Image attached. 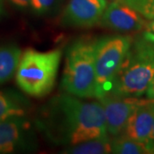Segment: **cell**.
I'll use <instances>...</instances> for the list:
<instances>
[{
  "label": "cell",
  "mask_w": 154,
  "mask_h": 154,
  "mask_svg": "<svg viewBox=\"0 0 154 154\" xmlns=\"http://www.w3.org/2000/svg\"><path fill=\"white\" fill-rule=\"evenodd\" d=\"M148 22L139 12L119 1L107 5L99 26L118 32H139L147 28Z\"/></svg>",
  "instance_id": "8992f818"
},
{
  "label": "cell",
  "mask_w": 154,
  "mask_h": 154,
  "mask_svg": "<svg viewBox=\"0 0 154 154\" xmlns=\"http://www.w3.org/2000/svg\"><path fill=\"white\" fill-rule=\"evenodd\" d=\"M107 5V0H69L63 11L61 23L74 28L99 25Z\"/></svg>",
  "instance_id": "52a82bcc"
},
{
  "label": "cell",
  "mask_w": 154,
  "mask_h": 154,
  "mask_svg": "<svg viewBox=\"0 0 154 154\" xmlns=\"http://www.w3.org/2000/svg\"><path fill=\"white\" fill-rule=\"evenodd\" d=\"M99 100L104 108L108 134L115 137L122 133L133 111L145 102L137 98L117 97L110 94H105Z\"/></svg>",
  "instance_id": "ba28073f"
},
{
  "label": "cell",
  "mask_w": 154,
  "mask_h": 154,
  "mask_svg": "<svg viewBox=\"0 0 154 154\" xmlns=\"http://www.w3.org/2000/svg\"><path fill=\"white\" fill-rule=\"evenodd\" d=\"M61 57L59 49L49 51L26 50L16 72L17 86L25 94L37 98L51 93L55 85Z\"/></svg>",
  "instance_id": "3957f363"
},
{
  "label": "cell",
  "mask_w": 154,
  "mask_h": 154,
  "mask_svg": "<svg viewBox=\"0 0 154 154\" xmlns=\"http://www.w3.org/2000/svg\"><path fill=\"white\" fill-rule=\"evenodd\" d=\"M154 76V34L134 42L107 94L139 98L146 94Z\"/></svg>",
  "instance_id": "7a4b0ae2"
},
{
  "label": "cell",
  "mask_w": 154,
  "mask_h": 154,
  "mask_svg": "<svg viewBox=\"0 0 154 154\" xmlns=\"http://www.w3.org/2000/svg\"><path fill=\"white\" fill-rule=\"evenodd\" d=\"M41 125L53 142L70 146L109 135L100 102H86L69 94L50 101Z\"/></svg>",
  "instance_id": "6da1fadb"
},
{
  "label": "cell",
  "mask_w": 154,
  "mask_h": 154,
  "mask_svg": "<svg viewBox=\"0 0 154 154\" xmlns=\"http://www.w3.org/2000/svg\"><path fill=\"white\" fill-rule=\"evenodd\" d=\"M25 116V109L12 95L0 91V121L13 117Z\"/></svg>",
  "instance_id": "5bb4252c"
},
{
  "label": "cell",
  "mask_w": 154,
  "mask_h": 154,
  "mask_svg": "<svg viewBox=\"0 0 154 154\" xmlns=\"http://www.w3.org/2000/svg\"><path fill=\"white\" fill-rule=\"evenodd\" d=\"M62 88L80 99L97 98L95 40L79 39L69 47Z\"/></svg>",
  "instance_id": "277c9868"
},
{
  "label": "cell",
  "mask_w": 154,
  "mask_h": 154,
  "mask_svg": "<svg viewBox=\"0 0 154 154\" xmlns=\"http://www.w3.org/2000/svg\"><path fill=\"white\" fill-rule=\"evenodd\" d=\"M14 5L20 9H26L30 6V0H10Z\"/></svg>",
  "instance_id": "ac0fdd59"
},
{
  "label": "cell",
  "mask_w": 154,
  "mask_h": 154,
  "mask_svg": "<svg viewBox=\"0 0 154 154\" xmlns=\"http://www.w3.org/2000/svg\"><path fill=\"white\" fill-rule=\"evenodd\" d=\"M154 122V101L144 102L133 111L122 131V135L146 144L151 135Z\"/></svg>",
  "instance_id": "30bf717a"
},
{
  "label": "cell",
  "mask_w": 154,
  "mask_h": 154,
  "mask_svg": "<svg viewBox=\"0 0 154 154\" xmlns=\"http://www.w3.org/2000/svg\"><path fill=\"white\" fill-rule=\"evenodd\" d=\"M22 54L16 45H0V85L10 81L16 74Z\"/></svg>",
  "instance_id": "8fae6325"
},
{
  "label": "cell",
  "mask_w": 154,
  "mask_h": 154,
  "mask_svg": "<svg viewBox=\"0 0 154 154\" xmlns=\"http://www.w3.org/2000/svg\"><path fill=\"white\" fill-rule=\"evenodd\" d=\"M59 0H30V6L38 15L46 14L52 11Z\"/></svg>",
  "instance_id": "2e32d148"
},
{
  "label": "cell",
  "mask_w": 154,
  "mask_h": 154,
  "mask_svg": "<svg viewBox=\"0 0 154 154\" xmlns=\"http://www.w3.org/2000/svg\"><path fill=\"white\" fill-rule=\"evenodd\" d=\"M132 44V38L126 35L107 36L95 40L97 99L108 94Z\"/></svg>",
  "instance_id": "5b68a950"
},
{
  "label": "cell",
  "mask_w": 154,
  "mask_h": 154,
  "mask_svg": "<svg viewBox=\"0 0 154 154\" xmlns=\"http://www.w3.org/2000/svg\"><path fill=\"white\" fill-rule=\"evenodd\" d=\"M145 145H146V148H147L150 153H154V122L151 135H150L148 140L146 141V143Z\"/></svg>",
  "instance_id": "e0dca14e"
},
{
  "label": "cell",
  "mask_w": 154,
  "mask_h": 154,
  "mask_svg": "<svg viewBox=\"0 0 154 154\" xmlns=\"http://www.w3.org/2000/svg\"><path fill=\"white\" fill-rule=\"evenodd\" d=\"M29 128L24 116L0 121V154L13 153L25 148Z\"/></svg>",
  "instance_id": "9c48e42d"
},
{
  "label": "cell",
  "mask_w": 154,
  "mask_h": 154,
  "mask_svg": "<svg viewBox=\"0 0 154 154\" xmlns=\"http://www.w3.org/2000/svg\"><path fill=\"white\" fill-rule=\"evenodd\" d=\"M111 153L148 154L150 152L144 143L120 134L111 140Z\"/></svg>",
  "instance_id": "4fadbf2b"
},
{
  "label": "cell",
  "mask_w": 154,
  "mask_h": 154,
  "mask_svg": "<svg viewBox=\"0 0 154 154\" xmlns=\"http://www.w3.org/2000/svg\"><path fill=\"white\" fill-rule=\"evenodd\" d=\"M113 1H121V0H113Z\"/></svg>",
  "instance_id": "7402d4cb"
},
{
  "label": "cell",
  "mask_w": 154,
  "mask_h": 154,
  "mask_svg": "<svg viewBox=\"0 0 154 154\" xmlns=\"http://www.w3.org/2000/svg\"><path fill=\"white\" fill-rule=\"evenodd\" d=\"M147 29H148V31L150 33H154V19L152 20H151V22H148V24H147Z\"/></svg>",
  "instance_id": "ffe728a7"
},
{
  "label": "cell",
  "mask_w": 154,
  "mask_h": 154,
  "mask_svg": "<svg viewBox=\"0 0 154 154\" xmlns=\"http://www.w3.org/2000/svg\"><path fill=\"white\" fill-rule=\"evenodd\" d=\"M119 2L133 8L146 20L154 19V0H121Z\"/></svg>",
  "instance_id": "9a60e30c"
},
{
  "label": "cell",
  "mask_w": 154,
  "mask_h": 154,
  "mask_svg": "<svg viewBox=\"0 0 154 154\" xmlns=\"http://www.w3.org/2000/svg\"><path fill=\"white\" fill-rule=\"evenodd\" d=\"M71 154H108L111 153V140L109 135L92 139L82 143L72 145L64 150Z\"/></svg>",
  "instance_id": "7c38bea8"
},
{
  "label": "cell",
  "mask_w": 154,
  "mask_h": 154,
  "mask_svg": "<svg viewBox=\"0 0 154 154\" xmlns=\"http://www.w3.org/2000/svg\"><path fill=\"white\" fill-rule=\"evenodd\" d=\"M3 15V5H2V3H1V0H0V17Z\"/></svg>",
  "instance_id": "44dd1931"
},
{
  "label": "cell",
  "mask_w": 154,
  "mask_h": 154,
  "mask_svg": "<svg viewBox=\"0 0 154 154\" xmlns=\"http://www.w3.org/2000/svg\"><path fill=\"white\" fill-rule=\"evenodd\" d=\"M146 97L149 100H152V101H154V76L152 78V80L151 81V82L149 84L148 88L146 92Z\"/></svg>",
  "instance_id": "d6986e66"
}]
</instances>
